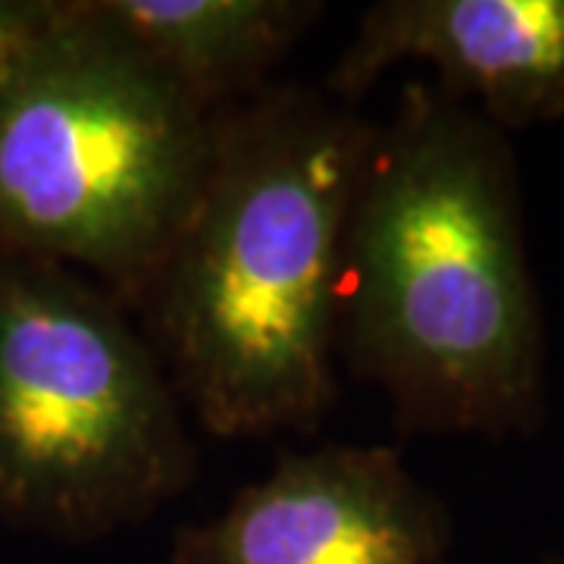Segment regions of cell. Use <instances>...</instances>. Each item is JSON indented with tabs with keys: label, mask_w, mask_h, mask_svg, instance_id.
Instances as JSON below:
<instances>
[{
	"label": "cell",
	"mask_w": 564,
	"mask_h": 564,
	"mask_svg": "<svg viewBox=\"0 0 564 564\" xmlns=\"http://www.w3.org/2000/svg\"><path fill=\"white\" fill-rule=\"evenodd\" d=\"M445 505L389 445L280 452L217 518L173 533L170 564H448Z\"/></svg>",
	"instance_id": "obj_5"
},
{
	"label": "cell",
	"mask_w": 564,
	"mask_h": 564,
	"mask_svg": "<svg viewBox=\"0 0 564 564\" xmlns=\"http://www.w3.org/2000/svg\"><path fill=\"white\" fill-rule=\"evenodd\" d=\"M377 122L263 85L214 113V151L132 314L207 433H311L336 404L345 226Z\"/></svg>",
	"instance_id": "obj_2"
},
{
	"label": "cell",
	"mask_w": 564,
	"mask_h": 564,
	"mask_svg": "<svg viewBox=\"0 0 564 564\" xmlns=\"http://www.w3.org/2000/svg\"><path fill=\"white\" fill-rule=\"evenodd\" d=\"M399 63L436 69V88L496 129L564 120V0H380L326 76L355 104Z\"/></svg>",
	"instance_id": "obj_6"
},
{
	"label": "cell",
	"mask_w": 564,
	"mask_h": 564,
	"mask_svg": "<svg viewBox=\"0 0 564 564\" xmlns=\"http://www.w3.org/2000/svg\"><path fill=\"white\" fill-rule=\"evenodd\" d=\"M129 314L69 267L0 254V524L91 543L192 486L180 395Z\"/></svg>",
	"instance_id": "obj_4"
},
{
	"label": "cell",
	"mask_w": 564,
	"mask_h": 564,
	"mask_svg": "<svg viewBox=\"0 0 564 564\" xmlns=\"http://www.w3.org/2000/svg\"><path fill=\"white\" fill-rule=\"evenodd\" d=\"M13 20H17V0H0V61H3L7 41L13 32Z\"/></svg>",
	"instance_id": "obj_8"
},
{
	"label": "cell",
	"mask_w": 564,
	"mask_h": 564,
	"mask_svg": "<svg viewBox=\"0 0 564 564\" xmlns=\"http://www.w3.org/2000/svg\"><path fill=\"white\" fill-rule=\"evenodd\" d=\"M345 364L404 436H530L545 329L508 135L430 82L373 129L345 226Z\"/></svg>",
	"instance_id": "obj_1"
},
{
	"label": "cell",
	"mask_w": 564,
	"mask_h": 564,
	"mask_svg": "<svg viewBox=\"0 0 564 564\" xmlns=\"http://www.w3.org/2000/svg\"><path fill=\"white\" fill-rule=\"evenodd\" d=\"M545 564H564V558H549V562Z\"/></svg>",
	"instance_id": "obj_9"
},
{
	"label": "cell",
	"mask_w": 564,
	"mask_h": 564,
	"mask_svg": "<svg viewBox=\"0 0 564 564\" xmlns=\"http://www.w3.org/2000/svg\"><path fill=\"white\" fill-rule=\"evenodd\" d=\"M210 151L214 113L101 0H17L0 61V254L69 267L135 311Z\"/></svg>",
	"instance_id": "obj_3"
},
{
	"label": "cell",
	"mask_w": 564,
	"mask_h": 564,
	"mask_svg": "<svg viewBox=\"0 0 564 564\" xmlns=\"http://www.w3.org/2000/svg\"><path fill=\"white\" fill-rule=\"evenodd\" d=\"M104 13L207 113L245 101L323 17L314 0H101Z\"/></svg>",
	"instance_id": "obj_7"
}]
</instances>
